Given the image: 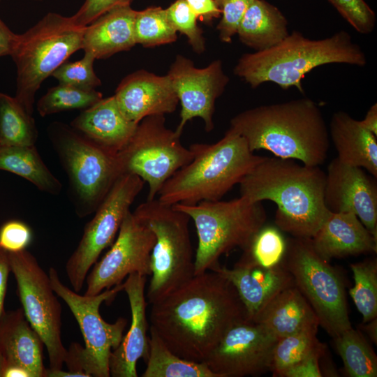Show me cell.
<instances>
[{"label":"cell","instance_id":"6da1fadb","mask_svg":"<svg viewBox=\"0 0 377 377\" xmlns=\"http://www.w3.org/2000/svg\"><path fill=\"white\" fill-rule=\"evenodd\" d=\"M150 323L180 357L203 362L224 334L247 318L234 286L216 271L194 275L151 304Z\"/></svg>","mask_w":377,"mask_h":377},{"label":"cell","instance_id":"7a4b0ae2","mask_svg":"<svg viewBox=\"0 0 377 377\" xmlns=\"http://www.w3.org/2000/svg\"><path fill=\"white\" fill-rule=\"evenodd\" d=\"M239 184L240 196L249 201L274 202L275 226L292 237L312 238L330 212L324 202L325 172L319 166L263 157Z\"/></svg>","mask_w":377,"mask_h":377},{"label":"cell","instance_id":"3957f363","mask_svg":"<svg viewBox=\"0 0 377 377\" xmlns=\"http://www.w3.org/2000/svg\"><path fill=\"white\" fill-rule=\"evenodd\" d=\"M230 129L249 149L319 166L327 156L329 131L318 105L308 98L246 110L231 119Z\"/></svg>","mask_w":377,"mask_h":377},{"label":"cell","instance_id":"277c9868","mask_svg":"<svg viewBox=\"0 0 377 377\" xmlns=\"http://www.w3.org/2000/svg\"><path fill=\"white\" fill-rule=\"evenodd\" d=\"M330 64L362 67L367 64V57L346 31L319 40L294 31L267 50L243 54L233 71L252 88L269 82L283 89L294 87L304 93L302 81L306 74Z\"/></svg>","mask_w":377,"mask_h":377},{"label":"cell","instance_id":"5b68a950","mask_svg":"<svg viewBox=\"0 0 377 377\" xmlns=\"http://www.w3.org/2000/svg\"><path fill=\"white\" fill-rule=\"evenodd\" d=\"M189 149L192 159L163 184L158 194L161 202L195 205L221 200L263 158L230 128L218 142L195 143Z\"/></svg>","mask_w":377,"mask_h":377},{"label":"cell","instance_id":"8992f818","mask_svg":"<svg viewBox=\"0 0 377 377\" xmlns=\"http://www.w3.org/2000/svg\"><path fill=\"white\" fill-rule=\"evenodd\" d=\"M84 29L71 17L48 13L27 31L17 34L10 54L17 68L15 97L29 114H33L35 96L43 81L82 49Z\"/></svg>","mask_w":377,"mask_h":377},{"label":"cell","instance_id":"52a82bcc","mask_svg":"<svg viewBox=\"0 0 377 377\" xmlns=\"http://www.w3.org/2000/svg\"><path fill=\"white\" fill-rule=\"evenodd\" d=\"M133 214L155 237L151 254V276L146 295L147 302L151 304L195 275L190 218L156 198L141 203Z\"/></svg>","mask_w":377,"mask_h":377},{"label":"cell","instance_id":"ba28073f","mask_svg":"<svg viewBox=\"0 0 377 377\" xmlns=\"http://www.w3.org/2000/svg\"><path fill=\"white\" fill-rule=\"evenodd\" d=\"M173 206L188 215L196 228L195 275L214 269L220 265L219 258L232 249H244L267 219L262 202H252L241 196Z\"/></svg>","mask_w":377,"mask_h":377},{"label":"cell","instance_id":"9c48e42d","mask_svg":"<svg viewBox=\"0 0 377 377\" xmlns=\"http://www.w3.org/2000/svg\"><path fill=\"white\" fill-rule=\"evenodd\" d=\"M52 288L69 307L80 327L84 347L73 343L66 351L64 363L68 371L85 377H109V359L112 351L121 343L127 324L124 318L114 323L105 321L99 312L103 302H111L124 289V283L94 295H81L60 280L57 270L48 272Z\"/></svg>","mask_w":377,"mask_h":377},{"label":"cell","instance_id":"30bf717a","mask_svg":"<svg viewBox=\"0 0 377 377\" xmlns=\"http://www.w3.org/2000/svg\"><path fill=\"white\" fill-rule=\"evenodd\" d=\"M48 134L68 176L69 193L79 217L97 209L121 175L116 154L94 145L71 127L54 123Z\"/></svg>","mask_w":377,"mask_h":377},{"label":"cell","instance_id":"8fae6325","mask_svg":"<svg viewBox=\"0 0 377 377\" xmlns=\"http://www.w3.org/2000/svg\"><path fill=\"white\" fill-rule=\"evenodd\" d=\"M286 243L281 264L311 306L320 326L332 338L352 327L340 274L317 253L311 238L291 237Z\"/></svg>","mask_w":377,"mask_h":377},{"label":"cell","instance_id":"7c38bea8","mask_svg":"<svg viewBox=\"0 0 377 377\" xmlns=\"http://www.w3.org/2000/svg\"><path fill=\"white\" fill-rule=\"evenodd\" d=\"M175 131L166 127L164 115L144 118L126 145L116 154L121 175H133L148 184L147 200L193 158Z\"/></svg>","mask_w":377,"mask_h":377},{"label":"cell","instance_id":"4fadbf2b","mask_svg":"<svg viewBox=\"0 0 377 377\" xmlns=\"http://www.w3.org/2000/svg\"><path fill=\"white\" fill-rule=\"evenodd\" d=\"M8 253L24 313L46 347L50 369H61L67 350L61 340V306L49 275L27 249Z\"/></svg>","mask_w":377,"mask_h":377},{"label":"cell","instance_id":"5bb4252c","mask_svg":"<svg viewBox=\"0 0 377 377\" xmlns=\"http://www.w3.org/2000/svg\"><path fill=\"white\" fill-rule=\"evenodd\" d=\"M145 182L138 176L124 174L116 180L93 219L85 226L83 235L66 264L73 290L79 293L86 277L102 251L114 242L130 207Z\"/></svg>","mask_w":377,"mask_h":377},{"label":"cell","instance_id":"9a60e30c","mask_svg":"<svg viewBox=\"0 0 377 377\" xmlns=\"http://www.w3.org/2000/svg\"><path fill=\"white\" fill-rule=\"evenodd\" d=\"M152 231L129 211L110 249L96 261L86 277L84 295H94L123 283L129 274L151 276Z\"/></svg>","mask_w":377,"mask_h":377},{"label":"cell","instance_id":"2e32d148","mask_svg":"<svg viewBox=\"0 0 377 377\" xmlns=\"http://www.w3.org/2000/svg\"><path fill=\"white\" fill-rule=\"evenodd\" d=\"M277 339L259 323L232 325L203 362L217 377L259 376L270 370Z\"/></svg>","mask_w":377,"mask_h":377},{"label":"cell","instance_id":"e0dca14e","mask_svg":"<svg viewBox=\"0 0 377 377\" xmlns=\"http://www.w3.org/2000/svg\"><path fill=\"white\" fill-rule=\"evenodd\" d=\"M181 105L180 121L175 132L181 135L186 124L200 117L207 132L214 128L215 102L229 82L221 60L205 68H197L193 61L177 55L167 74Z\"/></svg>","mask_w":377,"mask_h":377},{"label":"cell","instance_id":"ac0fdd59","mask_svg":"<svg viewBox=\"0 0 377 377\" xmlns=\"http://www.w3.org/2000/svg\"><path fill=\"white\" fill-rule=\"evenodd\" d=\"M361 168L343 163L337 158L325 172L324 202L332 212L354 214L377 239V184Z\"/></svg>","mask_w":377,"mask_h":377},{"label":"cell","instance_id":"d6986e66","mask_svg":"<svg viewBox=\"0 0 377 377\" xmlns=\"http://www.w3.org/2000/svg\"><path fill=\"white\" fill-rule=\"evenodd\" d=\"M114 96L124 115L135 124L147 117L172 113L179 103L168 75H158L145 70L125 77Z\"/></svg>","mask_w":377,"mask_h":377},{"label":"cell","instance_id":"ffe728a7","mask_svg":"<svg viewBox=\"0 0 377 377\" xmlns=\"http://www.w3.org/2000/svg\"><path fill=\"white\" fill-rule=\"evenodd\" d=\"M216 271L234 286L247 319L254 320L267 303L282 290L295 285L291 274L281 263L264 267L242 256L229 269L221 265Z\"/></svg>","mask_w":377,"mask_h":377},{"label":"cell","instance_id":"44dd1931","mask_svg":"<svg viewBox=\"0 0 377 377\" xmlns=\"http://www.w3.org/2000/svg\"><path fill=\"white\" fill-rule=\"evenodd\" d=\"M147 276L129 274L124 283L131 311V323L120 344L114 349L109 359L112 377H137L136 364L142 358L147 362L149 354L148 322L145 288Z\"/></svg>","mask_w":377,"mask_h":377},{"label":"cell","instance_id":"7402d4cb","mask_svg":"<svg viewBox=\"0 0 377 377\" xmlns=\"http://www.w3.org/2000/svg\"><path fill=\"white\" fill-rule=\"evenodd\" d=\"M311 239L317 253L328 261L377 251V239L350 212L330 211Z\"/></svg>","mask_w":377,"mask_h":377},{"label":"cell","instance_id":"603a6c76","mask_svg":"<svg viewBox=\"0 0 377 377\" xmlns=\"http://www.w3.org/2000/svg\"><path fill=\"white\" fill-rule=\"evenodd\" d=\"M137 125L124 115L114 96L83 110L71 123L84 138L114 154L126 145Z\"/></svg>","mask_w":377,"mask_h":377},{"label":"cell","instance_id":"cb8c5ba5","mask_svg":"<svg viewBox=\"0 0 377 377\" xmlns=\"http://www.w3.org/2000/svg\"><path fill=\"white\" fill-rule=\"evenodd\" d=\"M43 346L22 308L5 311L0 319V353L5 363L24 368L31 377H45Z\"/></svg>","mask_w":377,"mask_h":377},{"label":"cell","instance_id":"d4e9b609","mask_svg":"<svg viewBox=\"0 0 377 377\" xmlns=\"http://www.w3.org/2000/svg\"><path fill=\"white\" fill-rule=\"evenodd\" d=\"M277 339L300 332H318V318L295 285L276 295L254 320Z\"/></svg>","mask_w":377,"mask_h":377},{"label":"cell","instance_id":"484cf974","mask_svg":"<svg viewBox=\"0 0 377 377\" xmlns=\"http://www.w3.org/2000/svg\"><path fill=\"white\" fill-rule=\"evenodd\" d=\"M136 13L131 5L119 6L99 16L85 27L82 50L96 59H102L131 49L136 44Z\"/></svg>","mask_w":377,"mask_h":377},{"label":"cell","instance_id":"4316f807","mask_svg":"<svg viewBox=\"0 0 377 377\" xmlns=\"http://www.w3.org/2000/svg\"><path fill=\"white\" fill-rule=\"evenodd\" d=\"M329 135L339 161L364 168L377 177V136L366 129L360 121L345 112H337L332 117Z\"/></svg>","mask_w":377,"mask_h":377},{"label":"cell","instance_id":"83f0119b","mask_svg":"<svg viewBox=\"0 0 377 377\" xmlns=\"http://www.w3.org/2000/svg\"><path fill=\"white\" fill-rule=\"evenodd\" d=\"M245 45L262 51L286 38L288 21L281 10L265 0H254L246 10L237 29Z\"/></svg>","mask_w":377,"mask_h":377},{"label":"cell","instance_id":"f1b7e54d","mask_svg":"<svg viewBox=\"0 0 377 377\" xmlns=\"http://www.w3.org/2000/svg\"><path fill=\"white\" fill-rule=\"evenodd\" d=\"M0 170L17 175L38 189L59 195L62 185L43 162L35 145L0 146Z\"/></svg>","mask_w":377,"mask_h":377},{"label":"cell","instance_id":"f546056e","mask_svg":"<svg viewBox=\"0 0 377 377\" xmlns=\"http://www.w3.org/2000/svg\"><path fill=\"white\" fill-rule=\"evenodd\" d=\"M145 363L142 377H217L205 362L187 360L172 352L151 326Z\"/></svg>","mask_w":377,"mask_h":377},{"label":"cell","instance_id":"4dcf8cb0","mask_svg":"<svg viewBox=\"0 0 377 377\" xmlns=\"http://www.w3.org/2000/svg\"><path fill=\"white\" fill-rule=\"evenodd\" d=\"M37 139L32 115L15 97L0 92V146L35 145Z\"/></svg>","mask_w":377,"mask_h":377},{"label":"cell","instance_id":"1f68e13d","mask_svg":"<svg viewBox=\"0 0 377 377\" xmlns=\"http://www.w3.org/2000/svg\"><path fill=\"white\" fill-rule=\"evenodd\" d=\"M333 339L346 376H377V356L359 330L350 327Z\"/></svg>","mask_w":377,"mask_h":377},{"label":"cell","instance_id":"d6a6232c","mask_svg":"<svg viewBox=\"0 0 377 377\" xmlns=\"http://www.w3.org/2000/svg\"><path fill=\"white\" fill-rule=\"evenodd\" d=\"M316 332H300L279 339L275 344L270 371L274 377H281L290 367L314 355H323L326 346Z\"/></svg>","mask_w":377,"mask_h":377},{"label":"cell","instance_id":"836d02e7","mask_svg":"<svg viewBox=\"0 0 377 377\" xmlns=\"http://www.w3.org/2000/svg\"><path fill=\"white\" fill-rule=\"evenodd\" d=\"M355 284L349 293L363 323L377 317V260L367 259L350 265Z\"/></svg>","mask_w":377,"mask_h":377},{"label":"cell","instance_id":"e575fe53","mask_svg":"<svg viewBox=\"0 0 377 377\" xmlns=\"http://www.w3.org/2000/svg\"><path fill=\"white\" fill-rule=\"evenodd\" d=\"M136 44L152 47L175 42L177 31L170 22L165 9L151 6L137 11L134 22Z\"/></svg>","mask_w":377,"mask_h":377},{"label":"cell","instance_id":"d590c367","mask_svg":"<svg viewBox=\"0 0 377 377\" xmlns=\"http://www.w3.org/2000/svg\"><path fill=\"white\" fill-rule=\"evenodd\" d=\"M103 98L96 89L84 90L59 84L50 88L37 103V110L41 117L72 110H85Z\"/></svg>","mask_w":377,"mask_h":377},{"label":"cell","instance_id":"8d00e7d4","mask_svg":"<svg viewBox=\"0 0 377 377\" xmlns=\"http://www.w3.org/2000/svg\"><path fill=\"white\" fill-rule=\"evenodd\" d=\"M286 244L276 226L263 225L243 249L242 256L264 267H272L281 263Z\"/></svg>","mask_w":377,"mask_h":377},{"label":"cell","instance_id":"74e56055","mask_svg":"<svg viewBox=\"0 0 377 377\" xmlns=\"http://www.w3.org/2000/svg\"><path fill=\"white\" fill-rule=\"evenodd\" d=\"M95 57L89 52L74 62H64L52 74L59 84L72 87L93 90L101 84V80L94 70Z\"/></svg>","mask_w":377,"mask_h":377},{"label":"cell","instance_id":"f35d334b","mask_svg":"<svg viewBox=\"0 0 377 377\" xmlns=\"http://www.w3.org/2000/svg\"><path fill=\"white\" fill-rule=\"evenodd\" d=\"M167 17L177 31L185 35L197 54L205 50L202 30L197 24L198 17L186 0H176L165 8Z\"/></svg>","mask_w":377,"mask_h":377},{"label":"cell","instance_id":"ab89813d","mask_svg":"<svg viewBox=\"0 0 377 377\" xmlns=\"http://www.w3.org/2000/svg\"><path fill=\"white\" fill-rule=\"evenodd\" d=\"M328 1L356 31L368 34L374 29L375 13L364 0Z\"/></svg>","mask_w":377,"mask_h":377},{"label":"cell","instance_id":"60d3db41","mask_svg":"<svg viewBox=\"0 0 377 377\" xmlns=\"http://www.w3.org/2000/svg\"><path fill=\"white\" fill-rule=\"evenodd\" d=\"M254 0H225L221 10L222 17L216 29L221 40L231 43L249 6Z\"/></svg>","mask_w":377,"mask_h":377},{"label":"cell","instance_id":"b9f144b4","mask_svg":"<svg viewBox=\"0 0 377 377\" xmlns=\"http://www.w3.org/2000/svg\"><path fill=\"white\" fill-rule=\"evenodd\" d=\"M31 239V228L21 221H8L0 228V248L7 252L26 249Z\"/></svg>","mask_w":377,"mask_h":377},{"label":"cell","instance_id":"7bdbcfd3","mask_svg":"<svg viewBox=\"0 0 377 377\" xmlns=\"http://www.w3.org/2000/svg\"><path fill=\"white\" fill-rule=\"evenodd\" d=\"M133 0H85L80 9L71 16L74 22L86 27L111 8L131 5Z\"/></svg>","mask_w":377,"mask_h":377},{"label":"cell","instance_id":"ee69618b","mask_svg":"<svg viewBox=\"0 0 377 377\" xmlns=\"http://www.w3.org/2000/svg\"><path fill=\"white\" fill-rule=\"evenodd\" d=\"M323 355L308 357L286 370L281 377H322L320 359Z\"/></svg>","mask_w":377,"mask_h":377},{"label":"cell","instance_id":"f6af8a7d","mask_svg":"<svg viewBox=\"0 0 377 377\" xmlns=\"http://www.w3.org/2000/svg\"><path fill=\"white\" fill-rule=\"evenodd\" d=\"M192 11L205 22H211L218 18L221 10L216 4L214 0H186Z\"/></svg>","mask_w":377,"mask_h":377},{"label":"cell","instance_id":"bcb514c9","mask_svg":"<svg viewBox=\"0 0 377 377\" xmlns=\"http://www.w3.org/2000/svg\"><path fill=\"white\" fill-rule=\"evenodd\" d=\"M11 272L8 253L0 248V319L5 313L4 300L9 274Z\"/></svg>","mask_w":377,"mask_h":377},{"label":"cell","instance_id":"7dc6e473","mask_svg":"<svg viewBox=\"0 0 377 377\" xmlns=\"http://www.w3.org/2000/svg\"><path fill=\"white\" fill-rule=\"evenodd\" d=\"M17 36L0 18V57L10 55Z\"/></svg>","mask_w":377,"mask_h":377},{"label":"cell","instance_id":"c3c4849f","mask_svg":"<svg viewBox=\"0 0 377 377\" xmlns=\"http://www.w3.org/2000/svg\"><path fill=\"white\" fill-rule=\"evenodd\" d=\"M362 125L377 136V104L375 103L368 110L364 118L360 120Z\"/></svg>","mask_w":377,"mask_h":377},{"label":"cell","instance_id":"681fc988","mask_svg":"<svg viewBox=\"0 0 377 377\" xmlns=\"http://www.w3.org/2000/svg\"><path fill=\"white\" fill-rule=\"evenodd\" d=\"M2 377H31V375L20 366L4 363Z\"/></svg>","mask_w":377,"mask_h":377},{"label":"cell","instance_id":"f907efd6","mask_svg":"<svg viewBox=\"0 0 377 377\" xmlns=\"http://www.w3.org/2000/svg\"><path fill=\"white\" fill-rule=\"evenodd\" d=\"M362 329L370 337L373 342L376 343L377 341V318H374L367 323H362Z\"/></svg>","mask_w":377,"mask_h":377},{"label":"cell","instance_id":"816d5d0a","mask_svg":"<svg viewBox=\"0 0 377 377\" xmlns=\"http://www.w3.org/2000/svg\"><path fill=\"white\" fill-rule=\"evenodd\" d=\"M4 363H5L4 359H3V356H2V355L0 353V377H2V373H3V367H4Z\"/></svg>","mask_w":377,"mask_h":377},{"label":"cell","instance_id":"f5cc1de1","mask_svg":"<svg viewBox=\"0 0 377 377\" xmlns=\"http://www.w3.org/2000/svg\"><path fill=\"white\" fill-rule=\"evenodd\" d=\"M217 6L221 8L223 3L225 1V0H214Z\"/></svg>","mask_w":377,"mask_h":377},{"label":"cell","instance_id":"db71d44e","mask_svg":"<svg viewBox=\"0 0 377 377\" xmlns=\"http://www.w3.org/2000/svg\"><path fill=\"white\" fill-rule=\"evenodd\" d=\"M33 1H43V0H33Z\"/></svg>","mask_w":377,"mask_h":377}]
</instances>
